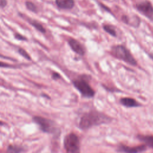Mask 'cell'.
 Instances as JSON below:
<instances>
[{
	"label": "cell",
	"instance_id": "277c9868",
	"mask_svg": "<svg viewBox=\"0 0 153 153\" xmlns=\"http://www.w3.org/2000/svg\"><path fill=\"white\" fill-rule=\"evenodd\" d=\"M74 87L77 89L82 96L87 98H91L95 94L94 90L89 84L88 82L84 78L81 77L73 81Z\"/></svg>",
	"mask_w": 153,
	"mask_h": 153
},
{
	"label": "cell",
	"instance_id": "44dd1931",
	"mask_svg": "<svg viewBox=\"0 0 153 153\" xmlns=\"http://www.w3.org/2000/svg\"><path fill=\"white\" fill-rule=\"evenodd\" d=\"M148 56L153 60V53H149V54H148Z\"/></svg>",
	"mask_w": 153,
	"mask_h": 153
},
{
	"label": "cell",
	"instance_id": "9c48e42d",
	"mask_svg": "<svg viewBox=\"0 0 153 153\" xmlns=\"http://www.w3.org/2000/svg\"><path fill=\"white\" fill-rule=\"evenodd\" d=\"M120 103L127 108H134L140 106L141 105L135 99L131 97H123L120 99Z\"/></svg>",
	"mask_w": 153,
	"mask_h": 153
},
{
	"label": "cell",
	"instance_id": "e0dca14e",
	"mask_svg": "<svg viewBox=\"0 0 153 153\" xmlns=\"http://www.w3.org/2000/svg\"><path fill=\"white\" fill-rule=\"evenodd\" d=\"M14 37L16 38V39H19V40H21V41H26V40H27V38L25 36L22 35L20 33H15Z\"/></svg>",
	"mask_w": 153,
	"mask_h": 153
},
{
	"label": "cell",
	"instance_id": "5b68a950",
	"mask_svg": "<svg viewBox=\"0 0 153 153\" xmlns=\"http://www.w3.org/2000/svg\"><path fill=\"white\" fill-rule=\"evenodd\" d=\"M33 120L39 126L41 130L44 132L52 133L56 130L54 122L50 119L42 117L35 116L33 118Z\"/></svg>",
	"mask_w": 153,
	"mask_h": 153
},
{
	"label": "cell",
	"instance_id": "7a4b0ae2",
	"mask_svg": "<svg viewBox=\"0 0 153 153\" xmlns=\"http://www.w3.org/2000/svg\"><path fill=\"white\" fill-rule=\"evenodd\" d=\"M112 54L117 59L124 61L128 64L136 66L137 65V61L131 54L130 51L123 45H114L111 48Z\"/></svg>",
	"mask_w": 153,
	"mask_h": 153
},
{
	"label": "cell",
	"instance_id": "ac0fdd59",
	"mask_svg": "<svg viewBox=\"0 0 153 153\" xmlns=\"http://www.w3.org/2000/svg\"><path fill=\"white\" fill-rule=\"evenodd\" d=\"M12 67H13V66L10 64L0 62V68H12Z\"/></svg>",
	"mask_w": 153,
	"mask_h": 153
},
{
	"label": "cell",
	"instance_id": "30bf717a",
	"mask_svg": "<svg viewBox=\"0 0 153 153\" xmlns=\"http://www.w3.org/2000/svg\"><path fill=\"white\" fill-rule=\"evenodd\" d=\"M56 5L62 9L69 10L74 6V0H56Z\"/></svg>",
	"mask_w": 153,
	"mask_h": 153
},
{
	"label": "cell",
	"instance_id": "ba28073f",
	"mask_svg": "<svg viewBox=\"0 0 153 153\" xmlns=\"http://www.w3.org/2000/svg\"><path fill=\"white\" fill-rule=\"evenodd\" d=\"M68 43L71 49L79 56H84L85 53V50L84 46L76 39L74 38H69Z\"/></svg>",
	"mask_w": 153,
	"mask_h": 153
},
{
	"label": "cell",
	"instance_id": "2e32d148",
	"mask_svg": "<svg viewBox=\"0 0 153 153\" xmlns=\"http://www.w3.org/2000/svg\"><path fill=\"white\" fill-rule=\"evenodd\" d=\"M18 52L23 57H24L25 59H27V60H31V58H30V56H29V54L23 48H19V50H18Z\"/></svg>",
	"mask_w": 153,
	"mask_h": 153
},
{
	"label": "cell",
	"instance_id": "52a82bcc",
	"mask_svg": "<svg viewBox=\"0 0 153 153\" xmlns=\"http://www.w3.org/2000/svg\"><path fill=\"white\" fill-rule=\"evenodd\" d=\"M146 149V146L145 145H141L139 146L130 147L123 144L120 145L118 147L117 151L118 152H141Z\"/></svg>",
	"mask_w": 153,
	"mask_h": 153
},
{
	"label": "cell",
	"instance_id": "8fae6325",
	"mask_svg": "<svg viewBox=\"0 0 153 153\" xmlns=\"http://www.w3.org/2000/svg\"><path fill=\"white\" fill-rule=\"evenodd\" d=\"M137 138L143 142L146 146L153 149V136L152 135H137Z\"/></svg>",
	"mask_w": 153,
	"mask_h": 153
},
{
	"label": "cell",
	"instance_id": "6da1fadb",
	"mask_svg": "<svg viewBox=\"0 0 153 153\" xmlns=\"http://www.w3.org/2000/svg\"><path fill=\"white\" fill-rule=\"evenodd\" d=\"M112 118L96 110H91L82 115L79 122V127L81 130H87L93 126L108 124Z\"/></svg>",
	"mask_w": 153,
	"mask_h": 153
},
{
	"label": "cell",
	"instance_id": "4fadbf2b",
	"mask_svg": "<svg viewBox=\"0 0 153 153\" xmlns=\"http://www.w3.org/2000/svg\"><path fill=\"white\" fill-rule=\"evenodd\" d=\"M103 28L106 32H107L111 36H115V37L117 36V32H116L114 27L112 26L109 25H103Z\"/></svg>",
	"mask_w": 153,
	"mask_h": 153
},
{
	"label": "cell",
	"instance_id": "7402d4cb",
	"mask_svg": "<svg viewBox=\"0 0 153 153\" xmlns=\"http://www.w3.org/2000/svg\"><path fill=\"white\" fill-rule=\"evenodd\" d=\"M4 124V123H2V122H1V121H0V126H2Z\"/></svg>",
	"mask_w": 153,
	"mask_h": 153
},
{
	"label": "cell",
	"instance_id": "9a60e30c",
	"mask_svg": "<svg viewBox=\"0 0 153 153\" xmlns=\"http://www.w3.org/2000/svg\"><path fill=\"white\" fill-rule=\"evenodd\" d=\"M26 5L27 8L28 10H29L30 11H31L32 12H35V13H36L37 11V8H36V5L32 2H30V1L26 2Z\"/></svg>",
	"mask_w": 153,
	"mask_h": 153
},
{
	"label": "cell",
	"instance_id": "8992f818",
	"mask_svg": "<svg viewBox=\"0 0 153 153\" xmlns=\"http://www.w3.org/2000/svg\"><path fill=\"white\" fill-rule=\"evenodd\" d=\"M137 10L149 19L153 20V7L148 1H143L136 5Z\"/></svg>",
	"mask_w": 153,
	"mask_h": 153
},
{
	"label": "cell",
	"instance_id": "ffe728a7",
	"mask_svg": "<svg viewBox=\"0 0 153 153\" xmlns=\"http://www.w3.org/2000/svg\"><path fill=\"white\" fill-rule=\"evenodd\" d=\"M7 4V0H0V7H5Z\"/></svg>",
	"mask_w": 153,
	"mask_h": 153
},
{
	"label": "cell",
	"instance_id": "3957f363",
	"mask_svg": "<svg viewBox=\"0 0 153 153\" xmlns=\"http://www.w3.org/2000/svg\"><path fill=\"white\" fill-rule=\"evenodd\" d=\"M63 145L65 149L68 152L76 153L80 152L79 139L74 133H71L65 136Z\"/></svg>",
	"mask_w": 153,
	"mask_h": 153
},
{
	"label": "cell",
	"instance_id": "7c38bea8",
	"mask_svg": "<svg viewBox=\"0 0 153 153\" xmlns=\"http://www.w3.org/2000/svg\"><path fill=\"white\" fill-rule=\"evenodd\" d=\"M28 22L30 23V25H32L38 31L41 32V33H45V28L39 22H38L37 21L34 20H31V19H29Z\"/></svg>",
	"mask_w": 153,
	"mask_h": 153
},
{
	"label": "cell",
	"instance_id": "5bb4252c",
	"mask_svg": "<svg viewBox=\"0 0 153 153\" xmlns=\"http://www.w3.org/2000/svg\"><path fill=\"white\" fill-rule=\"evenodd\" d=\"M25 150L23 147L18 145H9L7 148L8 152H21Z\"/></svg>",
	"mask_w": 153,
	"mask_h": 153
},
{
	"label": "cell",
	"instance_id": "d6986e66",
	"mask_svg": "<svg viewBox=\"0 0 153 153\" xmlns=\"http://www.w3.org/2000/svg\"><path fill=\"white\" fill-rule=\"evenodd\" d=\"M52 78L54 79H57L60 78V74H59L57 72H53L52 74Z\"/></svg>",
	"mask_w": 153,
	"mask_h": 153
}]
</instances>
